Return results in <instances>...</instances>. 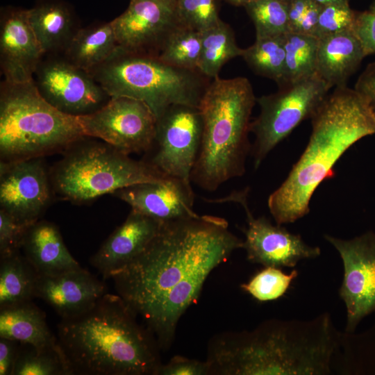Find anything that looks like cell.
<instances>
[{
    "label": "cell",
    "instance_id": "9c48e42d",
    "mask_svg": "<svg viewBox=\"0 0 375 375\" xmlns=\"http://www.w3.org/2000/svg\"><path fill=\"white\" fill-rule=\"evenodd\" d=\"M331 89L315 73L256 98L260 113L250 124L255 136L251 151L256 169L302 121L311 118Z\"/></svg>",
    "mask_w": 375,
    "mask_h": 375
},
{
    "label": "cell",
    "instance_id": "30bf717a",
    "mask_svg": "<svg viewBox=\"0 0 375 375\" xmlns=\"http://www.w3.org/2000/svg\"><path fill=\"white\" fill-rule=\"evenodd\" d=\"M78 118L86 137L99 138L124 153L147 152L153 146L157 118L141 100L110 97L98 110Z\"/></svg>",
    "mask_w": 375,
    "mask_h": 375
},
{
    "label": "cell",
    "instance_id": "f6af8a7d",
    "mask_svg": "<svg viewBox=\"0 0 375 375\" xmlns=\"http://www.w3.org/2000/svg\"><path fill=\"white\" fill-rule=\"evenodd\" d=\"M369 10L373 12H375V0L372 2L371 6H369Z\"/></svg>",
    "mask_w": 375,
    "mask_h": 375
},
{
    "label": "cell",
    "instance_id": "4fadbf2b",
    "mask_svg": "<svg viewBox=\"0 0 375 375\" xmlns=\"http://www.w3.org/2000/svg\"><path fill=\"white\" fill-rule=\"evenodd\" d=\"M324 238L342 260L339 295L347 309L344 332L352 333L365 317L375 315V233L367 231L349 240L329 235Z\"/></svg>",
    "mask_w": 375,
    "mask_h": 375
},
{
    "label": "cell",
    "instance_id": "9a60e30c",
    "mask_svg": "<svg viewBox=\"0 0 375 375\" xmlns=\"http://www.w3.org/2000/svg\"><path fill=\"white\" fill-rule=\"evenodd\" d=\"M110 22L119 49L158 57L169 37L184 26L177 0H130L126 10Z\"/></svg>",
    "mask_w": 375,
    "mask_h": 375
},
{
    "label": "cell",
    "instance_id": "ffe728a7",
    "mask_svg": "<svg viewBox=\"0 0 375 375\" xmlns=\"http://www.w3.org/2000/svg\"><path fill=\"white\" fill-rule=\"evenodd\" d=\"M162 222L131 210L90 258V264L106 278L141 253L158 233Z\"/></svg>",
    "mask_w": 375,
    "mask_h": 375
},
{
    "label": "cell",
    "instance_id": "ac0fdd59",
    "mask_svg": "<svg viewBox=\"0 0 375 375\" xmlns=\"http://www.w3.org/2000/svg\"><path fill=\"white\" fill-rule=\"evenodd\" d=\"M112 194L128 204L131 210L161 222L198 215L193 209L194 194L191 182L177 178L135 184Z\"/></svg>",
    "mask_w": 375,
    "mask_h": 375
},
{
    "label": "cell",
    "instance_id": "7bdbcfd3",
    "mask_svg": "<svg viewBox=\"0 0 375 375\" xmlns=\"http://www.w3.org/2000/svg\"><path fill=\"white\" fill-rule=\"evenodd\" d=\"M322 6L331 3H349L350 0H313Z\"/></svg>",
    "mask_w": 375,
    "mask_h": 375
},
{
    "label": "cell",
    "instance_id": "44dd1931",
    "mask_svg": "<svg viewBox=\"0 0 375 375\" xmlns=\"http://www.w3.org/2000/svg\"><path fill=\"white\" fill-rule=\"evenodd\" d=\"M21 249L39 276H52L81 267L65 244L58 227L46 220L30 225Z\"/></svg>",
    "mask_w": 375,
    "mask_h": 375
},
{
    "label": "cell",
    "instance_id": "d6986e66",
    "mask_svg": "<svg viewBox=\"0 0 375 375\" xmlns=\"http://www.w3.org/2000/svg\"><path fill=\"white\" fill-rule=\"evenodd\" d=\"M106 293L103 281L80 267L56 275H38L34 296L66 318L86 311Z\"/></svg>",
    "mask_w": 375,
    "mask_h": 375
},
{
    "label": "cell",
    "instance_id": "f1b7e54d",
    "mask_svg": "<svg viewBox=\"0 0 375 375\" xmlns=\"http://www.w3.org/2000/svg\"><path fill=\"white\" fill-rule=\"evenodd\" d=\"M241 57L249 67L258 76L283 84L285 51L283 35L256 38L254 43L243 49Z\"/></svg>",
    "mask_w": 375,
    "mask_h": 375
},
{
    "label": "cell",
    "instance_id": "6da1fadb",
    "mask_svg": "<svg viewBox=\"0 0 375 375\" xmlns=\"http://www.w3.org/2000/svg\"><path fill=\"white\" fill-rule=\"evenodd\" d=\"M241 248L243 240L222 217L198 215L170 220L110 278L160 349L168 350L180 319L197 301L211 272Z\"/></svg>",
    "mask_w": 375,
    "mask_h": 375
},
{
    "label": "cell",
    "instance_id": "bcb514c9",
    "mask_svg": "<svg viewBox=\"0 0 375 375\" xmlns=\"http://www.w3.org/2000/svg\"><path fill=\"white\" fill-rule=\"evenodd\" d=\"M280 1L288 3L291 0H280Z\"/></svg>",
    "mask_w": 375,
    "mask_h": 375
},
{
    "label": "cell",
    "instance_id": "7c38bea8",
    "mask_svg": "<svg viewBox=\"0 0 375 375\" xmlns=\"http://www.w3.org/2000/svg\"><path fill=\"white\" fill-rule=\"evenodd\" d=\"M40 95L58 110L74 116L88 115L110 97L87 71L62 54H44L33 76Z\"/></svg>",
    "mask_w": 375,
    "mask_h": 375
},
{
    "label": "cell",
    "instance_id": "8d00e7d4",
    "mask_svg": "<svg viewBox=\"0 0 375 375\" xmlns=\"http://www.w3.org/2000/svg\"><path fill=\"white\" fill-rule=\"evenodd\" d=\"M322 6L313 0H291L288 3V32L314 36Z\"/></svg>",
    "mask_w": 375,
    "mask_h": 375
},
{
    "label": "cell",
    "instance_id": "2e32d148",
    "mask_svg": "<svg viewBox=\"0 0 375 375\" xmlns=\"http://www.w3.org/2000/svg\"><path fill=\"white\" fill-rule=\"evenodd\" d=\"M53 188L42 158L0 162V206L30 226L47 210Z\"/></svg>",
    "mask_w": 375,
    "mask_h": 375
},
{
    "label": "cell",
    "instance_id": "f35d334b",
    "mask_svg": "<svg viewBox=\"0 0 375 375\" xmlns=\"http://www.w3.org/2000/svg\"><path fill=\"white\" fill-rule=\"evenodd\" d=\"M209 365L206 360L177 355L167 363L162 364L158 375H209Z\"/></svg>",
    "mask_w": 375,
    "mask_h": 375
},
{
    "label": "cell",
    "instance_id": "e0dca14e",
    "mask_svg": "<svg viewBox=\"0 0 375 375\" xmlns=\"http://www.w3.org/2000/svg\"><path fill=\"white\" fill-rule=\"evenodd\" d=\"M44 53L32 29L28 9L6 6L0 13V66L4 81L33 80Z\"/></svg>",
    "mask_w": 375,
    "mask_h": 375
},
{
    "label": "cell",
    "instance_id": "74e56055",
    "mask_svg": "<svg viewBox=\"0 0 375 375\" xmlns=\"http://www.w3.org/2000/svg\"><path fill=\"white\" fill-rule=\"evenodd\" d=\"M28 226L0 209V257L19 251Z\"/></svg>",
    "mask_w": 375,
    "mask_h": 375
},
{
    "label": "cell",
    "instance_id": "5bb4252c",
    "mask_svg": "<svg viewBox=\"0 0 375 375\" xmlns=\"http://www.w3.org/2000/svg\"><path fill=\"white\" fill-rule=\"evenodd\" d=\"M247 195L246 189L210 201L233 202L243 207L247 227L244 231L242 249H245L249 262L281 269L294 267L301 260L319 256V247L308 245L300 235L290 233L281 225L272 224L263 216L255 217L249 208Z\"/></svg>",
    "mask_w": 375,
    "mask_h": 375
},
{
    "label": "cell",
    "instance_id": "b9f144b4",
    "mask_svg": "<svg viewBox=\"0 0 375 375\" xmlns=\"http://www.w3.org/2000/svg\"><path fill=\"white\" fill-rule=\"evenodd\" d=\"M20 343L0 338V375H12Z\"/></svg>",
    "mask_w": 375,
    "mask_h": 375
},
{
    "label": "cell",
    "instance_id": "60d3db41",
    "mask_svg": "<svg viewBox=\"0 0 375 375\" xmlns=\"http://www.w3.org/2000/svg\"><path fill=\"white\" fill-rule=\"evenodd\" d=\"M354 89L365 99L375 117V62H370L358 76Z\"/></svg>",
    "mask_w": 375,
    "mask_h": 375
},
{
    "label": "cell",
    "instance_id": "4dcf8cb0",
    "mask_svg": "<svg viewBox=\"0 0 375 375\" xmlns=\"http://www.w3.org/2000/svg\"><path fill=\"white\" fill-rule=\"evenodd\" d=\"M12 375H72L59 344L38 348L20 344Z\"/></svg>",
    "mask_w": 375,
    "mask_h": 375
},
{
    "label": "cell",
    "instance_id": "3957f363",
    "mask_svg": "<svg viewBox=\"0 0 375 375\" xmlns=\"http://www.w3.org/2000/svg\"><path fill=\"white\" fill-rule=\"evenodd\" d=\"M123 299L106 293L92 307L61 318L57 339L72 375H158L161 350Z\"/></svg>",
    "mask_w": 375,
    "mask_h": 375
},
{
    "label": "cell",
    "instance_id": "e575fe53",
    "mask_svg": "<svg viewBox=\"0 0 375 375\" xmlns=\"http://www.w3.org/2000/svg\"><path fill=\"white\" fill-rule=\"evenodd\" d=\"M219 0H177L178 12L183 24L203 32L218 24Z\"/></svg>",
    "mask_w": 375,
    "mask_h": 375
},
{
    "label": "cell",
    "instance_id": "52a82bcc",
    "mask_svg": "<svg viewBox=\"0 0 375 375\" xmlns=\"http://www.w3.org/2000/svg\"><path fill=\"white\" fill-rule=\"evenodd\" d=\"M90 74L110 97L125 96L141 100L157 119L175 104L199 107L212 80L198 69L176 67L158 56L118 48Z\"/></svg>",
    "mask_w": 375,
    "mask_h": 375
},
{
    "label": "cell",
    "instance_id": "83f0119b",
    "mask_svg": "<svg viewBox=\"0 0 375 375\" xmlns=\"http://www.w3.org/2000/svg\"><path fill=\"white\" fill-rule=\"evenodd\" d=\"M338 372L344 374L375 375V321L360 333H342Z\"/></svg>",
    "mask_w": 375,
    "mask_h": 375
},
{
    "label": "cell",
    "instance_id": "1f68e13d",
    "mask_svg": "<svg viewBox=\"0 0 375 375\" xmlns=\"http://www.w3.org/2000/svg\"><path fill=\"white\" fill-rule=\"evenodd\" d=\"M201 33L182 26L167 39L158 58L165 63L187 69H198Z\"/></svg>",
    "mask_w": 375,
    "mask_h": 375
},
{
    "label": "cell",
    "instance_id": "7402d4cb",
    "mask_svg": "<svg viewBox=\"0 0 375 375\" xmlns=\"http://www.w3.org/2000/svg\"><path fill=\"white\" fill-rule=\"evenodd\" d=\"M366 57L353 31L318 39L315 73L331 88L347 85Z\"/></svg>",
    "mask_w": 375,
    "mask_h": 375
},
{
    "label": "cell",
    "instance_id": "ba28073f",
    "mask_svg": "<svg viewBox=\"0 0 375 375\" xmlns=\"http://www.w3.org/2000/svg\"><path fill=\"white\" fill-rule=\"evenodd\" d=\"M83 140L67 150L50 174L53 190L65 200L84 203L130 185L170 178L146 160L131 158L106 142L81 143Z\"/></svg>",
    "mask_w": 375,
    "mask_h": 375
},
{
    "label": "cell",
    "instance_id": "f546056e",
    "mask_svg": "<svg viewBox=\"0 0 375 375\" xmlns=\"http://www.w3.org/2000/svg\"><path fill=\"white\" fill-rule=\"evenodd\" d=\"M283 40L285 60L282 85L299 81L315 74L318 39L313 35L287 32L283 35Z\"/></svg>",
    "mask_w": 375,
    "mask_h": 375
},
{
    "label": "cell",
    "instance_id": "ab89813d",
    "mask_svg": "<svg viewBox=\"0 0 375 375\" xmlns=\"http://www.w3.org/2000/svg\"><path fill=\"white\" fill-rule=\"evenodd\" d=\"M353 32L365 56L375 53V12L369 10L358 12Z\"/></svg>",
    "mask_w": 375,
    "mask_h": 375
},
{
    "label": "cell",
    "instance_id": "4316f807",
    "mask_svg": "<svg viewBox=\"0 0 375 375\" xmlns=\"http://www.w3.org/2000/svg\"><path fill=\"white\" fill-rule=\"evenodd\" d=\"M243 49L236 42L232 28L221 20L201 33V50L198 70L214 78L230 60L241 56Z\"/></svg>",
    "mask_w": 375,
    "mask_h": 375
},
{
    "label": "cell",
    "instance_id": "d590c367",
    "mask_svg": "<svg viewBox=\"0 0 375 375\" xmlns=\"http://www.w3.org/2000/svg\"><path fill=\"white\" fill-rule=\"evenodd\" d=\"M358 11L349 3H331L322 6L314 36L321 39L331 35L353 31Z\"/></svg>",
    "mask_w": 375,
    "mask_h": 375
},
{
    "label": "cell",
    "instance_id": "d6a6232c",
    "mask_svg": "<svg viewBox=\"0 0 375 375\" xmlns=\"http://www.w3.org/2000/svg\"><path fill=\"white\" fill-rule=\"evenodd\" d=\"M244 8L253 23L256 38L279 36L288 31L287 3L280 0H251Z\"/></svg>",
    "mask_w": 375,
    "mask_h": 375
},
{
    "label": "cell",
    "instance_id": "277c9868",
    "mask_svg": "<svg viewBox=\"0 0 375 375\" xmlns=\"http://www.w3.org/2000/svg\"><path fill=\"white\" fill-rule=\"evenodd\" d=\"M308 143L267 204L277 224L292 223L310 211L316 189L334 176L341 156L362 138L375 134V117L362 96L347 85L335 87L310 118Z\"/></svg>",
    "mask_w": 375,
    "mask_h": 375
},
{
    "label": "cell",
    "instance_id": "836d02e7",
    "mask_svg": "<svg viewBox=\"0 0 375 375\" xmlns=\"http://www.w3.org/2000/svg\"><path fill=\"white\" fill-rule=\"evenodd\" d=\"M297 276L296 269L287 274L281 268L265 267L241 288L258 301H274L284 295Z\"/></svg>",
    "mask_w": 375,
    "mask_h": 375
},
{
    "label": "cell",
    "instance_id": "7a4b0ae2",
    "mask_svg": "<svg viewBox=\"0 0 375 375\" xmlns=\"http://www.w3.org/2000/svg\"><path fill=\"white\" fill-rule=\"evenodd\" d=\"M342 333L327 312L311 320L269 319L210 340L209 375H326L336 371Z\"/></svg>",
    "mask_w": 375,
    "mask_h": 375
},
{
    "label": "cell",
    "instance_id": "484cf974",
    "mask_svg": "<svg viewBox=\"0 0 375 375\" xmlns=\"http://www.w3.org/2000/svg\"><path fill=\"white\" fill-rule=\"evenodd\" d=\"M0 258V308L32 301L35 269L20 251Z\"/></svg>",
    "mask_w": 375,
    "mask_h": 375
},
{
    "label": "cell",
    "instance_id": "cb8c5ba5",
    "mask_svg": "<svg viewBox=\"0 0 375 375\" xmlns=\"http://www.w3.org/2000/svg\"><path fill=\"white\" fill-rule=\"evenodd\" d=\"M0 338L38 348L58 344L44 312L32 301L0 308Z\"/></svg>",
    "mask_w": 375,
    "mask_h": 375
},
{
    "label": "cell",
    "instance_id": "603a6c76",
    "mask_svg": "<svg viewBox=\"0 0 375 375\" xmlns=\"http://www.w3.org/2000/svg\"><path fill=\"white\" fill-rule=\"evenodd\" d=\"M32 29L44 54L62 53L80 27L63 2L46 0L28 9Z\"/></svg>",
    "mask_w": 375,
    "mask_h": 375
},
{
    "label": "cell",
    "instance_id": "8fae6325",
    "mask_svg": "<svg viewBox=\"0 0 375 375\" xmlns=\"http://www.w3.org/2000/svg\"><path fill=\"white\" fill-rule=\"evenodd\" d=\"M203 133L199 107L175 104L157 119L154 152L146 160L165 175L190 181ZM151 150V149H150Z\"/></svg>",
    "mask_w": 375,
    "mask_h": 375
},
{
    "label": "cell",
    "instance_id": "5b68a950",
    "mask_svg": "<svg viewBox=\"0 0 375 375\" xmlns=\"http://www.w3.org/2000/svg\"><path fill=\"white\" fill-rule=\"evenodd\" d=\"M256 103L245 77L211 81L199 108L203 133L190 181L203 190L215 191L228 180L242 176L251 147V115Z\"/></svg>",
    "mask_w": 375,
    "mask_h": 375
},
{
    "label": "cell",
    "instance_id": "8992f818",
    "mask_svg": "<svg viewBox=\"0 0 375 375\" xmlns=\"http://www.w3.org/2000/svg\"><path fill=\"white\" fill-rule=\"evenodd\" d=\"M85 135L78 116L49 104L33 81L0 84L1 162L26 160L69 149Z\"/></svg>",
    "mask_w": 375,
    "mask_h": 375
},
{
    "label": "cell",
    "instance_id": "d4e9b609",
    "mask_svg": "<svg viewBox=\"0 0 375 375\" xmlns=\"http://www.w3.org/2000/svg\"><path fill=\"white\" fill-rule=\"evenodd\" d=\"M117 46L111 22L99 23L79 28L61 54L90 73L110 58Z\"/></svg>",
    "mask_w": 375,
    "mask_h": 375
},
{
    "label": "cell",
    "instance_id": "ee69618b",
    "mask_svg": "<svg viewBox=\"0 0 375 375\" xmlns=\"http://www.w3.org/2000/svg\"><path fill=\"white\" fill-rule=\"evenodd\" d=\"M223 1L235 6L244 7L251 0H223Z\"/></svg>",
    "mask_w": 375,
    "mask_h": 375
}]
</instances>
